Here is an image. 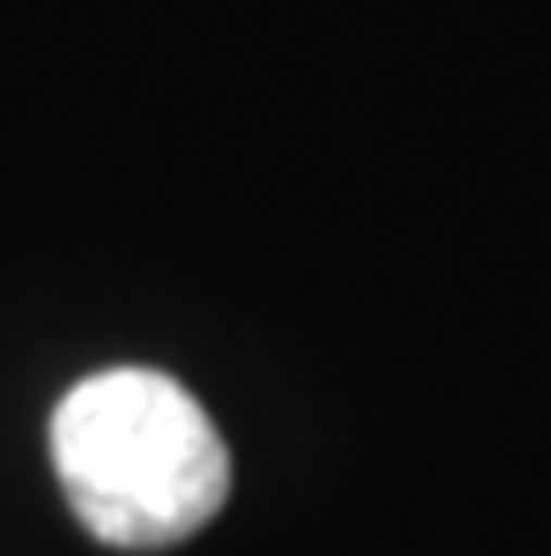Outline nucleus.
Wrapping results in <instances>:
<instances>
[{
    "label": "nucleus",
    "instance_id": "1",
    "mask_svg": "<svg viewBox=\"0 0 551 556\" xmlns=\"http://www.w3.org/2000/svg\"><path fill=\"white\" fill-rule=\"evenodd\" d=\"M51 467L74 517L124 551L191 540L231 495V450L209 410L147 366L96 371L62 394Z\"/></svg>",
    "mask_w": 551,
    "mask_h": 556
}]
</instances>
